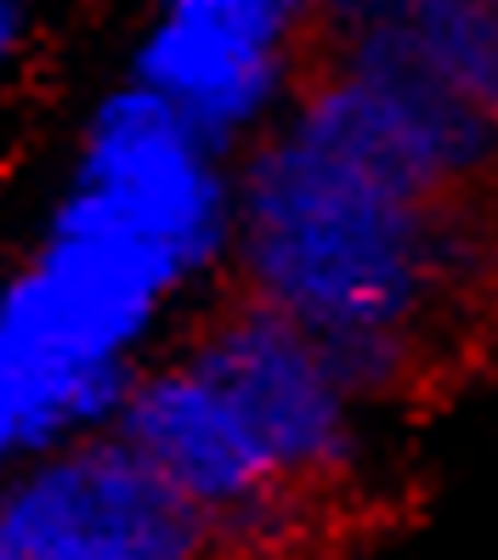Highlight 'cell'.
<instances>
[{
  "label": "cell",
  "instance_id": "6",
  "mask_svg": "<svg viewBox=\"0 0 498 560\" xmlns=\"http://www.w3.org/2000/svg\"><path fill=\"white\" fill-rule=\"evenodd\" d=\"M193 278L176 255L119 226L51 210L46 244L0 289V328L46 369L130 357Z\"/></svg>",
  "mask_w": 498,
  "mask_h": 560
},
{
  "label": "cell",
  "instance_id": "11",
  "mask_svg": "<svg viewBox=\"0 0 498 560\" xmlns=\"http://www.w3.org/2000/svg\"><path fill=\"white\" fill-rule=\"evenodd\" d=\"M0 560H23V555L12 549V538H7V533H0Z\"/></svg>",
  "mask_w": 498,
  "mask_h": 560
},
{
  "label": "cell",
  "instance_id": "3",
  "mask_svg": "<svg viewBox=\"0 0 498 560\" xmlns=\"http://www.w3.org/2000/svg\"><path fill=\"white\" fill-rule=\"evenodd\" d=\"M0 533L23 560H227L210 510L119 431L35 453L0 487Z\"/></svg>",
  "mask_w": 498,
  "mask_h": 560
},
{
  "label": "cell",
  "instance_id": "9",
  "mask_svg": "<svg viewBox=\"0 0 498 560\" xmlns=\"http://www.w3.org/2000/svg\"><path fill=\"white\" fill-rule=\"evenodd\" d=\"M74 369H46L28 357L7 328H0V465L18 453H35V419L40 402L51 397V385Z\"/></svg>",
  "mask_w": 498,
  "mask_h": 560
},
{
  "label": "cell",
  "instance_id": "2",
  "mask_svg": "<svg viewBox=\"0 0 498 560\" xmlns=\"http://www.w3.org/2000/svg\"><path fill=\"white\" fill-rule=\"evenodd\" d=\"M57 210L119 226L182 260L193 283L232 267L239 153L210 142L171 96L119 80L80 125L74 171Z\"/></svg>",
  "mask_w": 498,
  "mask_h": 560
},
{
  "label": "cell",
  "instance_id": "8",
  "mask_svg": "<svg viewBox=\"0 0 498 560\" xmlns=\"http://www.w3.org/2000/svg\"><path fill=\"white\" fill-rule=\"evenodd\" d=\"M380 40L498 119V0H317L323 40Z\"/></svg>",
  "mask_w": 498,
  "mask_h": 560
},
{
  "label": "cell",
  "instance_id": "4",
  "mask_svg": "<svg viewBox=\"0 0 498 560\" xmlns=\"http://www.w3.org/2000/svg\"><path fill=\"white\" fill-rule=\"evenodd\" d=\"M317 62V0H153L130 46V80L171 103L227 153L289 114Z\"/></svg>",
  "mask_w": 498,
  "mask_h": 560
},
{
  "label": "cell",
  "instance_id": "10",
  "mask_svg": "<svg viewBox=\"0 0 498 560\" xmlns=\"http://www.w3.org/2000/svg\"><path fill=\"white\" fill-rule=\"evenodd\" d=\"M18 51H23V7L18 0H0V74L12 69Z\"/></svg>",
  "mask_w": 498,
  "mask_h": 560
},
{
  "label": "cell",
  "instance_id": "1",
  "mask_svg": "<svg viewBox=\"0 0 498 560\" xmlns=\"http://www.w3.org/2000/svg\"><path fill=\"white\" fill-rule=\"evenodd\" d=\"M232 272L317 340L414 335L448 357L498 283L493 199H425L278 119L239 153Z\"/></svg>",
  "mask_w": 498,
  "mask_h": 560
},
{
  "label": "cell",
  "instance_id": "5",
  "mask_svg": "<svg viewBox=\"0 0 498 560\" xmlns=\"http://www.w3.org/2000/svg\"><path fill=\"white\" fill-rule=\"evenodd\" d=\"M182 351L244 408L278 476L301 499H323V492L357 481L362 458H369L374 408H362L346 390L306 323L239 289L193 328Z\"/></svg>",
  "mask_w": 498,
  "mask_h": 560
},
{
  "label": "cell",
  "instance_id": "7",
  "mask_svg": "<svg viewBox=\"0 0 498 560\" xmlns=\"http://www.w3.org/2000/svg\"><path fill=\"white\" fill-rule=\"evenodd\" d=\"M114 431L148 453L198 510L216 515L232 555L267 549L273 538L294 533V521L312 504L278 476L244 408L187 351L137 374Z\"/></svg>",
  "mask_w": 498,
  "mask_h": 560
}]
</instances>
